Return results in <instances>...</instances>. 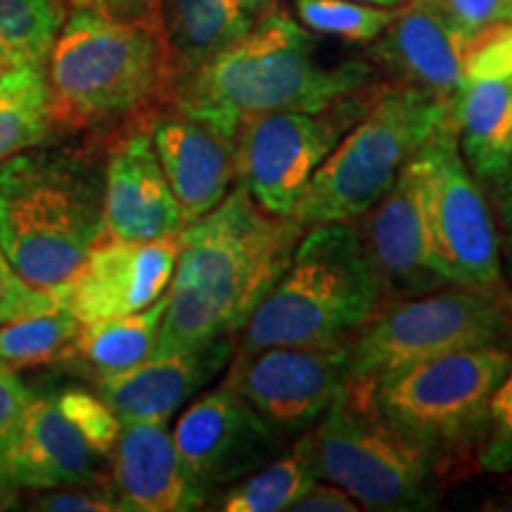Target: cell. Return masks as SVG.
Wrapping results in <instances>:
<instances>
[{
	"label": "cell",
	"mask_w": 512,
	"mask_h": 512,
	"mask_svg": "<svg viewBox=\"0 0 512 512\" xmlns=\"http://www.w3.org/2000/svg\"><path fill=\"white\" fill-rule=\"evenodd\" d=\"M465 81L512 76V22H496L467 34Z\"/></svg>",
	"instance_id": "4dcf8cb0"
},
{
	"label": "cell",
	"mask_w": 512,
	"mask_h": 512,
	"mask_svg": "<svg viewBox=\"0 0 512 512\" xmlns=\"http://www.w3.org/2000/svg\"><path fill=\"white\" fill-rule=\"evenodd\" d=\"M304 230L273 216L235 183L223 200L178 235V259L155 354L235 337L290 266Z\"/></svg>",
	"instance_id": "6da1fadb"
},
{
	"label": "cell",
	"mask_w": 512,
	"mask_h": 512,
	"mask_svg": "<svg viewBox=\"0 0 512 512\" xmlns=\"http://www.w3.org/2000/svg\"><path fill=\"white\" fill-rule=\"evenodd\" d=\"M105 238L102 164L88 147H31L0 162V242L50 292Z\"/></svg>",
	"instance_id": "277c9868"
},
{
	"label": "cell",
	"mask_w": 512,
	"mask_h": 512,
	"mask_svg": "<svg viewBox=\"0 0 512 512\" xmlns=\"http://www.w3.org/2000/svg\"><path fill=\"white\" fill-rule=\"evenodd\" d=\"M292 512H358V505L342 486L318 479L306 494L292 503Z\"/></svg>",
	"instance_id": "f35d334b"
},
{
	"label": "cell",
	"mask_w": 512,
	"mask_h": 512,
	"mask_svg": "<svg viewBox=\"0 0 512 512\" xmlns=\"http://www.w3.org/2000/svg\"><path fill=\"white\" fill-rule=\"evenodd\" d=\"M55 128L112 138L171 105L174 64L162 22L72 10L46 64Z\"/></svg>",
	"instance_id": "3957f363"
},
{
	"label": "cell",
	"mask_w": 512,
	"mask_h": 512,
	"mask_svg": "<svg viewBox=\"0 0 512 512\" xmlns=\"http://www.w3.org/2000/svg\"><path fill=\"white\" fill-rule=\"evenodd\" d=\"M98 460L57 408L55 396H34L0 456V498L17 491L98 484Z\"/></svg>",
	"instance_id": "d6986e66"
},
{
	"label": "cell",
	"mask_w": 512,
	"mask_h": 512,
	"mask_svg": "<svg viewBox=\"0 0 512 512\" xmlns=\"http://www.w3.org/2000/svg\"><path fill=\"white\" fill-rule=\"evenodd\" d=\"M283 0H242V10L247 12V17L256 22L259 17L268 15V12L278 10Z\"/></svg>",
	"instance_id": "ab89813d"
},
{
	"label": "cell",
	"mask_w": 512,
	"mask_h": 512,
	"mask_svg": "<svg viewBox=\"0 0 512 512\" xmlns=\"http://www.w3.org/2000/svg\"><path fill=\"white\" fill-rule=\"evenodd\" d=\"M79 328V320L60 306L8 320L0 325V363L19 370L60 361Z\"/></svg>",
	"instance_id": "83f0119b"
},
{
	"label": "cell",
	"mask_w": 512,
	"mask_h": 512,
	"mask_svg": "<svg viewBox=\"0 0 512 512\" xmlns=\"http://www.w3.org/2000/svg\"><path fill=\"white\" fill-rule=\"evenodd\" d=\"M494 211L498 240H501V266L512 280V157L505 169L484 188Z\"/></svg>",
	"instance_id": "8d00e7d4"
},
{
	"label": "cell",
	"mask_w": 512,
	"mask_h": 512,
	"mask_svg": "<svg viewBox=\"0 0 512 512\" xmlns=\"http://www.w3.org/2000/svg\"><path fill=\"white\" fill-rule=\"evenodd\" d=\"M102 164V216L105 238L131 242L174 240L185 221L166 181L147 121L110 138Z\"/></svg>",
	"instance_id": "2e32d148"
},
{
	"label": "cell",
	"mask_w": 512,
	"mask_h": 512,
	"mask_svg": "<svg viewBox=\"0 0 512 512\" xmlns=\"http://www.w3.org/2000/svg\"><path fill=\"white\" fill-rule=\"evenodd\" d=\"M185 226L202 219L235 185V138L166 105L147 119Z\"/></svg>",
	"instance_id": "ac0fdd59"
},
{
	"label": "cell",
	"mask_w": 512,
	"mask_h": 512,
	"mask_svg": "<svg viewBox=\"0 0 512 512\" xmlns=\"http://www.w3.org/2000/svg\"><path fill=\"white\" fill-rule=\"evenodd\" d=\"M55 297L41 287H34L5 254L3 242H0V325L8 320L31 316V313H43L55 309Z\"/></svg>",
	"instance_id": "d6a6232c"
},
{
	"label": "cell",
	"mask_w": 512,
	"mask_h": 512,
	"mask_svg": "<svg viewBox=\"0 0 512 512\" xmlns=\"http://www.w3.org/2000/svg\"><path fill=\"white\" fill-rule=\"evenodd\" d=\"M441 8L465 34L496 22H512V0H444Z\"/></svg>",
	"instance_id": "d590c367"
},
{
	"label": "cell",
	"mask_w": 512,
	"mask_h": 512,
	"mask_svg": "<svg viewBox=\"0 0 512 512\" xmlns=\"http://www.w3.org/2000/svg\"><path fill=\"white\" fill-rule=\"evenodd\" d=\"M498 297H501L503 309L508 311V316L512 318V287H501V290H498Z\"/></svg>",
	"instance_id": "60d3db41"
},
{
	"label": "cell",
	"mask_w": 512,
	"mask_h": 512,
	"mask_svg": "<svg viewBox=\"0 0 512 512\" xmlns=\"http://www.w3.org/2000/svg\"><path fill=\"white\" fill-rule=\"evenodd\" d=\"M380 79L366 60L325 64L311 31L280 5L238 41L178 76L171 107L235 138L249 117L325 110Z\"/></svg>",
	"instance_id": "7a4b0ae2"
},
{
	"label": "cell",
	"mask_w": 512,
	"mask_h": 512,
	"mask_svg": "<svg viewBox=\"0 0 512 512\" xmlns=\"http://www.w3.org/2000/svg\"><path fill=\"white\" fill-rule=\"evenodd\" d=\"M498 290L446 285L418 297L389 299L351 337L347 377L375 382L451 351L510 344L512 318Z\"/></svg>",
	"instance_id": "9c48e42d"
},
{
	"label": "cell",
	"mask_w": 512,
	"mask_h": 512,
	"mask_svg": "<svg viewBox=\"0 0 512 512\" xmlns=\"http://www.w3.org/2000/svg\"><path fill=\"white\" fill-rule=\"evenodd\" d=\"M171 437L183 472L207 496L271 463L290 444L226 384L197 394Z\"/></svg>",
	"instance_id": "4fadbf2b"
},
{
	"label": "cell",
	"mask_w": 512,
	"mask_h": 512,
	"mask_svg": "<svg viewBox=\"0 0 512 512\" xmlns=\"http://www.w3.org/2000/svg\"><path fill=\"white\" fill-rule=\"evenodd\" d=\"M382 83L318 112H271L242 121L235 136V183L268 214L292 219L320 164L363 117Z\"/></svg>",
	"instance_id": "30bf717a"
},
{
	"label": "cell",
	"mask_w": 512,
	"mask_h": 512,
	"mask_svg": "<svg viewBox=\"0 0 512 512\" xmlns=\"http://www.w3.org/2000/svg\"><path fill=\"white\" fill-rule=\"evenodd\" d=\"M235 337H219L197 349L150 356L124 373L95 380L98 394L128 422H169L183 403L195 399L228 366Z\"/></svg>",
	"instance_id": "ffe728a7"
},
{
	"label": "cell",
	"mask_w": 512,
	"mask_h": 512,
	"mask_svg": "<svg viewBox=\"0 0 512 512\" xmlns=\"http://www.w3.org/2000/svg\"><path fill=\"white\" fill-rule=\"evenodd\" d=\"M425 3H434V5H444V0H425Z\"/></svg>",
	"instance_id": "7bdbcfd3"
},
{
	"label": "cell",
	"mask_w": 512,
	"mask_h": 512,
	"mask_svg": "<svg viewBox=\"0 0 512 512\" xmlns=\"http://www.w3.org/2000/svg\"><path fill=\"white\" fill-rule=\"evenodd\" d=\"M55 401L83 441L100 458H110L124 425H121L117 413L107 406V401L100 394L88 392V389H67V392L55 396Z\"/></svg>",
	"instance_id": "f546056e"
},
{
	"label": "cell",
	"mask_w": 512,
	"mask_h": 512,
	"mask_svg": "<svg viewBox=\"0 0 512 512\" xmlns=\"http://www.w3.org/2000/svg\"><path fill=\"white\" fill-rule=\"evenodd\" d=\"M34 508L55 512H112L121 510V505L112 486L98 482L46 489V494L34 498Z\"/></svg>",
	"instance_id": "836d02e7"
},
{
	"label": "cell",
	"mask_w": 512,
	"mask_h": 512,
	"mask_svg": "<svg viewBox=\"0 0 512 512\" xmlns=\"http://www.w3.org/2000/svg\"><path fill=\"white\" fill-rule=\"evenodd\" d=\"M351 339L233 354L221 384L242 396L275 432L297 439L330 408L349 375Z\"/></svg>",
	"instance_id": "7c38bea8"
},
{
	"label": "cell",
	"mask_w": 512,
	"mask_h": 512,
	"mask_svg": "<svg viewBox=\"0 0 512 512\" xmlns=\"http://www.w3.org/2000/svg\"><path fill=\"white\" fill-rule=\"evenodd\" d=\"M510 361L512 342L489 344L413 363L366 384L380 418L420 446L444 482L453 484L482 472L489 406Z\"/></svg>",
	"instance_id": "8992f818"
},
{
	"label": "cell",
	"mask_w": 512,
	"mask_h": 512,
	"mask_svg": "<svg viewBox=\"0 0 512 512\" xmlns=\"http://www.w3.org/2000/svg\"><path fill=\"white\" fill-rule=\"evenodd\" d=\"M31 399H34V394L17 375V370L0 363V456H3L5 446L10 444Z\"/></svg>",
	"instance_id": "e575fe53"
},
{
	"label": "cell",
	"mask_w": 512,
	"mask_h": 512,
	"mask_svg": "<svg viewBox=\"0 0 512 512\" xmlns=\"http://www.w3.org/2000/svg\"><path fill=\"white\" fill-rule=\"evenodd\" d=\"M366 3H375V5H387V8H399V5L406 3V0H366Z\"/></svg>",
	"instance_id": "b9f144b4"
},
{
	"label": "cell",
	"mask_w": 512,
	"mask_h": 512,
	"mask_svg": "<svg viewBox=\"0 0 512 512\" xmlns=\"http://www.w3.org/2000/svg\"><path fill=\"white\" fill-rule=\"evenodd\" d=\"M380 273L384 302L418 297L448 283L437 268L427 221V164L422 147L384 197L354 221Z\"/></svg>",
	"instance_id": "5bb4252c"
},
{
	"label": "cell",
	"mask_w": 512,
	"mask_h": 512,
	"mask_svg": "<svg viewBox=\"0 0 512 512\" xmlns=\"http://www.w3.org/2000/svg\"><path fill=\"white\" fill-rule=\"evenodd\" d=\"M166 302L164 294L143 311L81 325L64 358L79 361L95 380L140 366L155 354Z\"/></svg>",
	"instance_id": "cb8c5ba5"
},
{
	"label": "cell",
	"mask_w": 512,
	"mask_h": 512,
	"mask_svg": "<svg viewBox=\"0 0 512 512\" xmlns=\"http://www.w3.org/2000/svg\"><path fill=\"white\" fill-rule=\"evenodd\" d=\"M382 304L380 273L354 223L309 226L290 266L235 335L233 354L351 339Z\"/></svg>",
	"instance_id": "5b68a950"
},
{
	"label": "cell",
	"mask_w": 512,
	"mask_h": 512,
	"mask_svg": "<svg viewBox=\"0 0 512 512\" xmlns=\"http://www.w3.org/2000/svg\"><path fill=\"white\" fill-rule=\"evenodd\" d=\"M110 458L121 510L185 512L207 503L209 496L183 472L169 422H128Z\"/></svg>",
	"instance_id": "44dd1931"
},
{
	"label": "cell",
	"mask_w": 512,
	"mask_h": 512,
	"mask_svg": "<svg viewBox=\"0 0 512 512\" xmlns=\"http://www.w3.org/2000/svg\"><path fill=\"white\" fill-rule=\"evenodd\" d=\"M399 8L366 0H294V15L311 34L370 46L392 24Z\"/></svg>",
	"instance_id": "f1b7e54d"
},
{
	"label": "cell",
	"mask_w": 512,
	"mask_h": 512,
	"mask_svg": "<svg viewBox=\"0 0 512 512\" xmlns=\"http://www.w3.org/2000/svg\"><path fill=\"white\" fill-rule=\"evenodd\" d=\"M72 10H88L110 19L128 22H162L159 0H67Z\"/></svg>",
	"instance_id": "74e56055"
},
{
	"label": "cell",
	"mask_w": 512,
	"mask_h": 512,
	"mask_svg": "<svg viewBox=\"0 0 512 512\" xmlns=\"http://www.w3.org/2000/svg\"><path fill=\"white\" fill-rule=\"evenodd\" d=\"M465 38L441 5L406 0L370 43L368 62L382 79L422 88L456 105L465 86Z\"/></svg>",
	"instance_id": "e0dca14e"
},
{
	"label": "cell",
	"mask_w": 512,
	"mask_h": 512,
	"mask_svg": "<svg viewBox=\"0 0 512 512\" xmlns=\"http://www.w3.org/2000/svg\"><path fill=\"white\" fill-rule=\"evenodd\" d=\"M479 470L494 475L512 472V361L489 406V425L479 451Z\"/></svg>",
	"instance_id": "1f68e13d"
},
{
	"label": "cell",
	"mask_w": 512,
	"mask_h": 512,
	"mask_svg": "<svg viewBox=\"0 0 512 512\" xmlns=\"http://www.w3.org/2000/svg\"><path fill=\"white\" fill-rule=\"evenodd\" d=\"M176 259L178 238L157 242L102 238L50 294L81 325L128 316L164 297Z\"/></svg>",
	"instance_id": "9a60e30c"
},
{
	"label": "cell",
	"mask_w": 512,
	"mask_h": 512,
	"mask_svg": "<svg viewBox=\"0 0 512 512\" xmlns=\"http://www.w3.org/2000/svg\"><path fill=\"white\" fill-rule=\"evenodd\" d=\"M453 121L460 155L486 188L512 157V76L465 81Z\"/></svg>",
	"instance_id": "7402d4cb"
},
{
	"label": "cell",
	"mask_w": 512,
	"mask_h": 512,
	"mask_svg": "<svg viewBox=\"0 0 512 512\" xmlns=\"http://www.w3.org/2000/svg\"><path fill=\"white\" fill-rule=\"evenodd\" d=\"M174 81L252 27L242 0H159Z\"/></svg>",
	"instance_id": "603a6c76"
},
{
	"label": "cell",
	"mask_w": 512,
	"mask_h": 512,
	"mask_svg": "<svg viewBox=\"0 0 512 512\" xmlns=\"http://www.w3.org/2000/svg\"><path fill=\"white\" fill-rule=\"evenodd\" d=\"M53 131L46 67H19L0 74V162L43 145Z\"/></svg>",
	"instance_id": "d4e9b609"
},
{
	"label": "cell",
	"mask_w": 512,
	"mask_h": 512,
	"mask_svg": "<svg viewBox=\"0 0 512 512\" xmlns=\"http://www.w3.org/2000/svg\"><path fill=\"white\" fill-rule=\"evenodd\" d=\"M297 439L316 477L342 486L361 510H430L446 486L434 460L380 418L366 382L347 377Z\"/></svg>",
	"instance_id": "ba28073f"
},
{
	"label": "cell",
	"mask_w": 512,
	"mask_h": 512,
	"mask_svg": "<svg viewBox=\"0 0 512 512\" xmlns=\"http://www.w3.org/2000/svg\"><path fill=\"white\" fill-rule=\"evenodd\" d=\"M451 102L384 79L363 117L320 164L292 219L302 228L354 223L382 200L415 152L453 121Z\"/></svg>",
	"instance_id": "52a82bcc"
},
{
	"label": "cell",
	"mask_w": 512,
	"mask_h": 512,
	"mask_svg": "<svg viewBox=\"0 0 512 512\" xmlns=\"http://www.w3.org/2000/svg\"><path fill=\"white\" fill-rule=\"evenodd\" d=\"M316 472L304 446L294 441L290 453H280L271 463L233 482L221 496L219 510L226 512H280L290 510L313 484Z\"/></svg>",
	"instance_id": "4316f807"
},
{
	"label": "cell",
	"mask_w": 512,
	"mask_h": 512,
	"mask_svg": "<svg viewBox=\"0 0 512 512\" xmlns=\"http://www.w3.org/2000/svg\"><path fill=\"white\" fill-rule=\"evenodd\" d=\"M64 19V0H0V74L46 67Z\"/></svg>",
	"instance_id": "484cf974"
},
{
	"label": "cell",
	"mask_w": 512,
	"mask_h": 512,
	"mask_svg": "<svg viewBox=\"0 0 512 512\" xmlns=\"http://www.w3.org/2000/svg\"><path fill=\"white\" fill-rule=\"evenodd\" d=\"M427 164V221L437 268L448 285L503 287L501 240L489 197L460 155L456 121L422 145Z\"/></svg>",
	"instance_id": "8fae6325"
}]
</instances>
